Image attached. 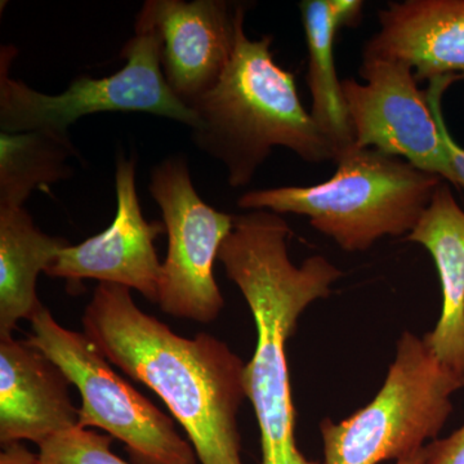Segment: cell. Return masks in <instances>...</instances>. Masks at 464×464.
Masks as SVG:
<instances>
[{
  "instance_id": "14",
  "label": "cell",
  "mask_w": 464,
  "mask_h": 464,
  "mask_svg": "<svg viewBox=\"0 0 464 464\" xmlns=\"http://www.w3.org/2000/svg\"><path fill=\"white\" fill-rule=\"evenodd\" d=\"M406 239L431 253L441 282V316L424 343L464 386V212L447 183L439 186Z\"/></svg>"
},
{
  "instance_id": "21",
  "label": "cell",
  "mask_w": 464,
  "mask_h": 464,
  "mask_svg": "<svg viewBox=\"0 0 464 464\" xmlns=\"http://www.w3.org/2000/svg\"><path fill=\"white\" fill-rule=\"evenodd\" d=\"M0 464H41L39 454H34L23 442L3 447L0 453Z\"/></svg>"
},
{
  "instance_id": "16",
  "label": "cell",
  "mask_w": 464,
  "mask_h": 464,
  "mask_svg": "<svg viewBox=\"0 0 464 464\" xmlns=\"http://www.w3.org/2000/svg\"><path fill=\"white\" fill-rule=\"evenodd\" d=\"M67 246L43 232L24 207L0 208V338L14 337L21 320L30 322L44 307L36 292L39 274Z\"/></svg>"
},
{
  "instance_id": "4",
  "label": "cell",
  "mask_w": 464,
  "mask_h": 464,
  "mask_svg": "<svg viewBox=\"0 0 464 464\" xmlns=\"http://www.w3.org/2000/svg\"><path fill=\"white\" fill-rule=\"evenodd\" d=\"M335 163L337 170L328 181L249 191L237 206L307 216L317 231L357 252L386 235L413 231L442 183L439 176L375 149L353 146Z\"/></svg>"
},
{
  "instance_id": "2",
  "label": "cell",
  "mask_w": 464,
  "mask_h": 464,
  "mask_svg": "<svg viewBox=\"0 0 464 464\" xmlns=\"http://www.w3.org/2000/svg\"><path fill=\"white\" fill-rule=\"evenodd\" d=\"M293 231L276 213L234 215L218 259L252 311L257 329L255 355L246 365L244 390L261 432L262 464H319L295 441V409L290 391L286 342L311 302L331 295L342 273L322 256L292 264Z\"/></svg>"
},
{
  "instance_id": "22",
  "label": "cell",
  "mask_w": 464,
  "mask_h": 464,
  "mask_svg": "<svg viewBox=\"0 0 464 464\" xmlns=\"http://www.w3.org/2000/svg\"><path fill=\"white\" fill-rule=\"evenodd\" d=\"M424 448V447H423ZM423 448L420 449L417 453L398 460L396 464H423Z\"/></svg>"
},
{
  "instance_id": "11",
  "label": "cell",
  "mask_w": 464,
  "mask_h": 464,
  "mask_svg": "<svg viewBox=\"0 0 464 464\" xmlns=\"http://www.w3.org/2000/svg\"><path fill=\"white\" fill-rule=\"evenodd\" d=\"M136 159L118 154L115 169L116 213L105 231L78 246L58 253L44 274L69 282V288L82 280L118 284L137 290L158 304L159 262L154 241L166 234L163 222L146 221L136 188Z\"/></svg>"
},
{
  "instance_id": "5",
  "label": "cell",
  "mask_w": 464,
  "mask_h": 464,
  "mask_svg": "<svg viewBox=\"0 0 464 464\" xmlns=\"http://www.w3.org/2000/svg\"><path fill=\"white\" fill-rule=\"evenodd\" d=\"M14 45L0 48V130L25 133L44 130L69 134V127L96 112H148L172 119L195 130L198 116L170 90L160 65L157 32L136 20L134 35L124 45L123 69L103 78L78 76L66 91L42 93L9 76L16 58Z\"/></svg>"
},
{
  "instance_id": "9",
  "label": "cell",
  "mask_w": 464,
  "mask_h": 464,
  "mask_svg": "<svg viewBox=\"0 0 464 464\" xmlns=\"http://www.w3.org/2000/svg\"><path fill=\"white\" fill-rule=\"evenodd\" d=\"M360 75L342 81L356 148L375 149L404 159L423 172L458 186L429 94L418 88L414 72L400 61L362 58Z\"/></svg>"
},
{
  "instance_id": "20",
  "label": "cell",
  "mask_w": 464,
  "mask_h": 464,
  "mask_svg": "<svg viewBox=\"0 0 464 464\" xmlns=\"http://www.w3.org/2000/svg\"><path fill=\"white\" fill-rule=\"evenodd\" d=\"M423 464H464V426L423 448Z\"/></svg>"
},
{
  "instance_id": "7",
  "label": "cell",
  "mask_w": 464,
  "mask_h": 464,
  "mask_svg": "<svg viewBox=\"0 0 464 464\" xmlns=\"http://www.w3.org/2000/svg\"><path fill=\"white\" fill-rule=\"evenodd\" d=\"M32 346L56 362L79 390L81 429H100L124 442L136 464H197L198 457L174 422L130 382L85 333L70 331L43 307L30 320Z\"/></svg>"
},
{
  "instance_id": "6",
  "label": "cell",
  "mask_w": 464,
  "mask_h": 464,
  "mask_svg": "<svg viewBox=\"0 0 464 464\" xmlns=\"http://www.w3.org/2000/svg\"><path fill=\"white\" fill-rule=\"evenodd\" d=\"M460 387L423 340L404 333L373 401L343 422L320 424L325 464H378L417 453L441 431Z\"/></svg>"
},
{
  "instance_id": "10",
  "label": "cell",
  "mask_w": 464,
  "mask_h": 464,
  "mask_svg": "<svg viewBox=\"0 0 464 464\" xmlns=\"http://www.w3.org/2000/svg\"><path fill=\"white\" fill-rule=\"evenodd\" d=\"M248 5L225 0H148L136 20L160 41V65L173 93L191 109L230 65Z\"/></svg>"
},
{
  "instance_id": "17",
  "label": "cell",
  "mask_w": 464,
  "mask_h": 464,
  "mask_svg": "<svg viewBox=\"0 0 464 464\" xmlns=\"http://www.w3.org/2000/svg\"><path fill=\"white\" fill-rule=\"evenodd\" d=\"M78 155L69 134L0 132V208L24 207L36 188L69 179Z\"/></svg>"
},
{
  "instance_id": "19",
  "label": "cell",
  "mask_w": 464,
  "mask_h": 464,
  "mask_svg": "<svg viewBox=\"0 0 464 464\" xmlns=\"http://www.w3.org/2000/svg\"><path fill=\"white\" fill-rule=\"evenodd\" d=\"M453 82L451 78L436 79L431 82L430 90L427 92L429 94L430 105L436 119H438L440 130H441L442 139H444L445 145H447L449 154H450L451 161H453L454 170H456L458 186L464 188V149L458 146L456 141L451 139L450 133L448 132L447 125L442 121L441 112V94L442 92L447 90L448 85Z\"/></svg>"
},
{
  "instance_id": "18",
  "label": "cell",
  "mask_w": 464,
  "mask_h": 464,
  "mask_svg": "<svg viewBox=\"0 0 464 464\" xmlns=\"http://www.w3.org/2000/svg\"><path fill=\"white\" fill-rule=\"evenodd\" d=\"M112 439L75 427L39 445V459L41 464H132L115 456Z\"/></svg>"
},
{
  "instance_id": "8",
  "label": "cell",
  "mask_w": 464,
  "mask_h": 464,
  "mask_svg": "<svg viewBox=\"0 0 464 464\" xmlns=\"http://www.w3.org/2000/svg\"><path fill=\"white\" fill-rule=\"evenodd\" d=\"M149 191L160 208L168 235L159 307L176 319L212 323L225 307L215 262L232 230L234 215L219 212L201 199L185 155H172L152 168Z\"/></svg>"
},
{
  "instance_id": "12",
  "label": "cell",
  "mask_w": 464,
  "mask_h": 464,
  "mask_svg": "<svg viewBox=\"0 0 464 464\" xmlns=\"http://www.w3.org/2000/svg\"><path fill=\"white\" fill-rule=\"evenodd\" d=\"M63 369L27 341L0 338V444L41 445L75 429L79 409Z\"/></svg>"
},
{
  "instance_id": "13",
  "label": "cell",
  "mask_w": 464,
  "mask_h": 464,
  "mask_svg": "<svg viewBox=\"0 0 464 464\" xmlns=\"http://www.w3.org/2000/svg\"><path fill=\"white\" fill-rule=\"evenodd\" d=\"M364 57L400 61L417 81L464 79V0H406L380 12Z\"/></svg>"
},
{
  "instance_id": "1",
  "label": "cell",
  "mask_w": 464,
  "mask_h": 464,
  "mask_svg": "<svg viewBox=\"0 0 464 464\" xmlns=\"http://www.w3.org/2000/svg\"><path fill=\"white\" fill-rule=\"evenodd\" d=\"M82 322L110 364L163 400L201 464H244L237 413L246 364L225 342L177 334L111 283L96 286Z\"/></svg>"
},
{
  "instance_id": "3",
  "label": "cell",
  "mask_w": 464,
  "mask_h": 464,
  "mask_svg": "<svg viewBox=\"0 0 464 464\" xmlns=\"http://www.w3.org/2000/svg\"><path fill=\"white\" fill-rule=\"evenodd\" d=\"M273 36L250 41L244 20L224 75L191 109L198 125L191 140L227 169L232 188L248 185L275 146L302 160H335L331 143L302 106L295 76L274 61Z\"/></svg>"
},
{
  "instance_id": "15",
  "label": "cell",
  "mask_w": 464,
  "mask_h": 464,
  "mask_svg": "<svg viewBox=\"0 0 464 464\" xmlns=\"http://www.w3.org/2000/svg\"><path fill=\"white\" fill-rule=\"evenodd\" d=\"M362 5L360 0H304L301 3L310 56L307 74L313 97L310 114L334 150L335 160L355 145V137L333 50L341 27L355 25L359 21Z\"/></svg>"
}]
</instances>
